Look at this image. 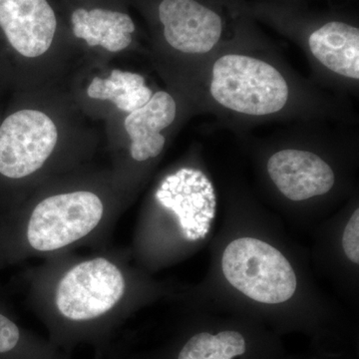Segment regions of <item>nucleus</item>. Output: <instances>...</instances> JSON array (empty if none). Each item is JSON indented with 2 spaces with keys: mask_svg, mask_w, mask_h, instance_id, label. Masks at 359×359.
<instances>
[{
  "mask_svg": "<svg viewBox=\"0 0 359 359\" xmlns=\"http://www.w3.org/2000/svg\"><path fill=\"white\" fill-rule=\"evenodd\" d=\"M222 269L236 290L262 304L287 302L297 290V276L290 262L280 250L257 238L233 241L224 250Z\"/></svg>",
  "mask_w": 359,
  "mask_h": 359,
  "instance_id": "20e7f679",
  "label": "nucleus"
},
{
  "mask_svg": "<svg viewBox=\"0 0 359 359\" xmlns=\"http://www.w3.org/2000/svg\"><path fill=\"white\" fill-rule=\"evenodd\" d=\"M176 115V101L165 91L156 92L146 105L129 113L124 126L131 139V159L142 163L157 158L166 144L162 131L174 122Z\"/></svg>",
  "mask_w": 359,
  "mask_h": 359,
  "instance_id": "9d476101",
  "label": "nucleus"
},
{
  "mask_svg": "<svg viewBox=\"0 0 359 359\" xmlns=\"http://www.w3.org/2000/svg\"><path fill=\"white\" fill-rule=\"evenodd\" d=\"M55 124L44 113L21 110L0 126V178L20 183L44 169L56 145Z\"/></svg>",
  "mask_w": 359,
  "mask_h": 359,
  "instance_id": "39448f33",
  "label": "nucleus"
},
{
  "mask_svg": "<svg viewBox=\"0 0 359 359\" xmlns=\"http://www.w3.org/2000/svg\"><path fill=\"white\" fill-rule=\"evenodd\" d=\"M27 301L60 351L79 346L108 353L111 339L133 308L136 285L116 250L88 256L72 252L43 259L26 271Z\"/></svg>",
  "mask_w": 359,
  "mask_h": 359,
  "instance_id": "f257e3e1",
  "label": "nucleus"
},
{
  "mask_svg": "<svg viewBox=\"0 0 359 359\" xmlns=\"http://www.w3.org/2000/svg\"><path fill=\"white\" fill-rule=\"evenodd\" d=\"M0 359H68L65 351L22 327L0 304Z\"/></svg>",
  "mask_w": 359,
  "mask_h": 359,
  "instance_id": "f8f14e48",
  "label": "nucleus"
},
{
  "mask_svg": "<svg viewBox=\"0 0 359 359\" xmlns=\"http://www.w3.org/2000/svg\"><path fill=\"white\" fill-rule=\"evenodd\" d=\"M116 203L92 189L55 191L0 215V269L32 259L103 249L114 229Z\"/></svg>",
  "mask_w": 359,
  "mask_h": 359,
  "instance_id": "f03ea898",
  "label": "nucleus"
},
{
  "mask_svg": "<svg viewBox=\"0 0 359 359\" xmlns=\"http://www.w3.org/2000/svg\"><path fill=\"white\" fill-rule=\"evenodd\" d=\"M159 18L168 44L187 55H208L223 36L221 16L196 0H163Z\"/></svg>",
  "mask_w": 359,
  "mask_h": 359,
  "instance_id": "0eeeda50",
  "label": "nucleus"
},
{
  "mask_svg": "<svg viewBox=\"0 0 359 359\" xmlns=\"http://www.w3.org/2000/svg\"><path fill=\"white\" fill-rule=\"evenodd\" d=\"M342 248L349 261L359 264V210H355L344 229Z\"/></svg>",
  "mask_w": 359,
  "mask_h": 359,
  "instance_id": "2eb2a0df",
  "label": "nucleus"
},
{
  "mask_svg": "<svg viewBox=\"0 0 359 359\" xmlns=\"http://www.w3.org/2000/svg\"><path fill=\"white\" fill-rule=\"evenodd\" d=\"M87 94L92 99L112 101L118 109L129 113L143 107L153 96L144 77L120 70H113L107 79L94 78Z\"/></svg>",
  "mask_w": 359,
  "mask_h": 359,
  "instance_id": "ddd939ff",
  "label": "nucleus"
},
{
  "mask_svg": "<svg viewBox=\"0 0 359 359\" xmlns=\"http://www.w3.org/2000/svg\"><path fill=\"white\" fill-rule=\"evenodd\" d=\"M55 13L47 0H0V27L21 55L34 58L50 48Z\"/></svg>",
  "mask_w": 359,
  "mask_h": 359,
  "instance_id": "1a4fd4ad",
  "label": "nucleus"
},
{
  "mask_svg": "<svg viewBox=\"0 0 359 359\" xmlns=\"http://www.w3.org/2000/svg\"><path fill=\"white\" fill-rule=\"evenodd\" d=\"M266 169L278 191L294 202L325 195L334 185L332 167L311 151H278L269 158Z\"/></svg>",
  "mask_w": 359,
  "mask_h": 359,
  "instance_id": "6e6552de",
  "label": "nucleus"
},
{
  "mask_svg": "<svg viewBox=\"0 0 359 359\" xmlns=\"http://www.w3.org/2000/svg\"><path fill=\"white\" fill-rule=\"evenodd\" d=\"M156 199L178 219L189 241L205 238L216 212V195L212 182L200 170L182 168L169 175L156 192Z\"/></svg>",
  "mask_w": 359,
  "mask_h": 359,
  "instance_id": "423d86ee",
  "label": "nucleus"
},
{
  "mask_svg": "<svg viewBox=\"0 0 359 359\" xmlns=\"http://www.w3.org/2000/svg\"><path fill=\"white\" fill-rule=\"evenodd\" d=\"M73 32L78 39L86 40L89 46L100 45L110 30L116 29L132 34L135 32L133 20L128 14L95 8L87 11L78 8L72 14Z\"/></svg>",
  "mask_w": 359,
  "mask_h": 359,
  "instance_id": "4468645a",
  "label": "nucleus"
},
{
  "mask_svg": "<svg viewBox=\"0 0 359 359\" xmlns=\"http://www.w3.org/2000/svg\"><path fill=\"white\" fill-rule=\"evenodd\" d=\"M309 54L337 76L359 80V29L341 21H330L308 39Z\"/></svg>",
  "mask_w": 359,
  "mask_h": 359,
  "instance_id": "9b49d317",
  "label": "nucleus"
},
{
  "mask_svg": "<svg viewBox=\"0 0 359 359\" xmlns=\"http://www.w3.org/2000/svg\"><path fill=\"white\" fill-rule=\"evenodd\" d=\"M207 89L222 109L245 117H271L287 108L292 89L282 71L245 53H226L210 68Z\"/></svg>",
  "mask_w": 359,
  "mask_h": 359,
  "instance_id": "7ed1b4c3",
  "label": "nucleus"
},
{
  "mask_svg": "<svg viewBox=\"0 0 359 359\" xmlns=\"http://www.w3.org/2000/svg\"><path fill=\"white\" fill-rule=\"evenodd\" d=\"M101 359H121L119 356L116 355V353H107L104 358Z\"/></svg>",
  "mask_w": 359,
  "mask_h": 359,
  "instance_id": "dca6fc26",
  "label": "nucleus"
}]
</instances>
